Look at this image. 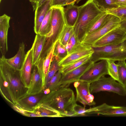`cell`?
<instances>
[{
	"label": "cell",
	"instance_id": "obj_1",
	"mask_svg": "<svg viewBox=\"0 0 126 126\" xmlns=\"http://www.w3.org/2000/svg\"><path fill=\"white\" fill-rule=\"evenodd\" d=\"M5 56L0 60L1 94L11 106H17L18 102L28 96L26 88L21 80L20 71L16 70L6 62Z\"/></svg>",
	"mask_w": 126,
	"mask_h": 126
},
{
	"label": "cell",
	"instance_id": "obj_2",
	"mask_svg": "<svg viewBox=\"0 0 126 126\" xmlns=\"http://www.w3.org/2000/svg\"><path fill=\"white\" fill-rule=\"evenodd\" d=\"M76 102L73 90L64 87L44 94L39 102L48 105L64 117L74 116L73 108Z\"/></svg>",
	"mask_w": 126,
	"mask_h": 126
},
{
	"label": "cell",
	"instance_id": "obj_3",
	"mask_svg": "<svg viewBox=\"0 0 126 126\" xmlns=\"http://www.w3.org/2000/svg\"><path fill=\"white\" fill-rule=\"evenodd\" d=\"M79 9L78 17L73 29L78 41L81 43L87 31L105 11L100 9L92 0H87L79 6Z\"/></svg>",
	"mask_w": 126,
	"mask_h": 126
},
{
	"label": "cell",
	"instance_id": "obj_4",
	"mask_svg": "<svg viewBox=\"0 0 126 126\" xmlns=\"http://www.w3.org/2000/svg\"><path fill=\"white\" fill-rule=\"evenodd\" d=\"M63 6L51 7V29L46 35L45 43L40 58L47 55L67 25L63 15Z\"/></svg>",
	"mask_w": 126,
	"mask_h": 126
},
{
	"label": "cell",
	"instance_id": "obj_5",
	"mask_svg": "<svg viewBox=\"0 0 126 126\" xmlns=\"http://www.w3.org/2000/svg\"><path fill=\"white\" fill-rule=\"evenodd\" d=\"M91 46L94 52L91 60L94 63L103 60H111L115 62L126 59V39L118 45Z\"/></svg>",
	"mask_w": 126,
	"mask_h": 126
},
{
	"label": "cell",
	"instance_id": "obj_6",
	"mask_svg": "<svg viewBox=\"0 0 126 126\" xmlns=\"http://www.w3.org/2000/svg\"><path fill=\"white\" fill-rule=\"evenodd\" d=\"M111 77L103 76L90 84L91 93L101 91H107L116 94L121 96L126 95L124 86Z\"/></svg>",
	"mask_w": 126,
	"mask_h": 126
},
{
	"label": "cell",
	"instance_id": "obj_7",
	"mask_svg": "<svg viewBox=\"0 0 126 126\" xmlns=\"http://www.w3.org/2000/svg\"><path fill=\"white\" fill-rule=\"evenodd\" d=\"M94 52L91 46L83 42L79 43L58 63V64L60 67L64 66L92 55Z\"/></svg>",
	"mask_w": 126,
	"mask_h": 126
},
{
	"label": "cell",
	"instance_id": "obj_8",
	"mask_svg": "<svg viewBox=\"0 0 126 126\" xmlns=\"http://www.w3.org/2000/svg\"><path fill=\"white\" fill-rule=\"evenodd\" d=\"M121 21L118 17L111 14L107 23L100 28L87 35L82 42L91 46L108 32L120 27Z\"/></svg>",
	"mask_w": 126,
	"mask_h": 126
},
{
	"label": "cell",
	"instance_id": "obj_9",
	"mask_svg": "<svg viewBox=\"0 0 126 126\" xmlns=\"http://www.w3.org/2000/svg\"><path fill=\"white\" fill-rule=\"evenodd\" d=\"M107 75H108L107 61L103 60L94 63L81 76L79 80L91 84Z\"/></svg>",
	"mask_w": 126,
	"mask_h": 126
},
{
	"label": "cell",
	"instance_id": "obj_10",
	"mask_svg": "<svg viewBox=\"0 0 126 126\" xmlns=\"http://www.w3.org/2000/svg\"><path fill=\"white\" fill-rule=\"evenodd\" d=\"M86 115L90 114H98L112 116H126V107L110 105L104 103L98 106L87 109Z\"/></svg>",
	"mask_w": 126,
	"mask_h": 126
},
{
	"label": "cell",
	"instance_id": "obj_11",
	"mask_svg": "<svg viewBox=\"0 0 126 126\" xmlns=\"http://www.w3.org/2000/svg\"><path fill=\"white\" fill-rule=\"evenodd\" d=\"M126 39V32L120 27L110 31L98 40L92 46L101 47L119 44Z\"/></svg>",
	"mask_w": 126,
	"mask_h": 126
},
{
	"label": "cell",
	"instance_id": "obj_12",
	"mask_svg": "<svg viewBox=\"0 0 126 126\" xmlns=\"http://www.w3.org/2000/svg\"><path fill=\"white\" fill-rule=\"evenodd\" d=\"M90 83L85 81H78L74 83L76 92V101L80 103L84 107L95 105L94 96L90 92Z\"/></svg>",
	"mask_w": 126,
	"mask_h": 126
},
{
	"label": "cell",
	"instance_id": "obj_13",
	"mask_svg": "<svg viewBox=\"0 0 126 126\" xmlns=\"http://www.w3.org/2000/svg\"><path fill=\"white\" fill-rule=\"evenodd\" d=\"M94 63L91 59L80 66L62 75L60 82V87H68L71 84L79 81L81 76Z\"/></svg>",
	"mask_w": 126,
	"mask_h": 126
},
{
	"label": "cell",
	"instance_id": "obj_14",
	"mask_svg": "<svg viewBox=\"0 0 126 126\" xmlns=\"http://www.w3.org/2000/svg\"><path fill=\"white\" fill-rule=\"evenodd\" d=\"M33 48L32 47L26 53L23 64L20 70L21 80L27 89L30 86L33 66Z\"/></svg>",
	"mask_w": 126,
	"mask_h": 126
},
{
	"label": "cell",
	"instance_id": "obj_15",
	"mask_svg": "<svg viewBox=\"0 0 126 126\" xmlns=\"http://www.w3.org/2000/svg\"><path fill=\"white\" fill-rule=\"evenodd\" d=\"M10 17L6 14L0 17V49L2 56L8 50L7 36Z\"/></svg>",
	"mask_w": 126,
	"mask_h": 126
},
{
	"label": "cell",
	"instance_id": "obj_16",
	"mask_svg": "<svg viewBox=\"0 0 126 126\" xmlns=\"http://www.w3.org/2000/svg\"><path fill=\"white\" fill-rule=\"evenodd\" d=\"M57 41L54 43L46 56L40 58L35 64L42 79L43 89L45 85L46 78L52 60L54 50Z\"/></svg>",
	"mask_w": 126,
	"mask_h": 126
},
{
	"label": "cell",
	"instance_id": "obj_17",
	"mask_svg": "<svg viewBox=\"0 0 126 126\" xmlns=\"http://www.w3.org/2000/svg\"><path fill=\"white\" fill-rule=\"evenodd\" d=\"M42 79L37 66L33 65L30 86L27 89L28 96L42 93L43 90Z\"/></svg>",
	"mask_w": 126,
	"mask_h": 126
},
{
	"label": "cell",
	"instance_id": "obj_18",
	"mask_svg": "<svg viewBox=\"0 0 126 126\" xmlns=\"http://www.w3.org/2000/svg\"><path fill=\"white\" fill-rule=\"evenodd\" d=\"M53 0H47L35 11L34 30L36 34L39 33L41 23L52 6Z\"/></svg>",
	"mask_w": 126,
	"mask_h": 126
},
{
	"label": "cell",
	"instance_id": "obj_19",
	"mask_svg": "<svg viewBox=\"0 0 126 126\" xmlns=\"http://www.w3.org/2000/svg\"><path fill=\"white\" fill-rule=\"evenodd\" d=\"M26 55L25 44L22 42L20 43L18 51L16 55L10 58H6V61L14 69L20 70L24 62Z\"/></svg>",
	"mask_w": 126,
	"mask_h": 126
},
{
	"label": "cell",
	"instance_id": "obj_20",
	"mask_svg": "<svg viewBox=\"0 0 126 126\" xmlns=\"http://www.w3.org/2000/svg\"><path fill=\"white\" fill-rule=\"evenodd\" d=\"M46 35L36 34L32 47L33 48V64L35 65L40 59L44 46Z\"/></svg>",
	"mask_w": 126,
	"mask_h": 126
},
{
	"label": "cell",
	"instance_id": "obj_21",
	"mask_svg": "<svg viewBox=\"0 0 126 126\" xmlns=\"http://www.w3.org/2000/svg\"><path fill=\"white\" fill-rule=\"evenodd\" d=\"M79 13V6L74 4L68 5L63 8V15L67 25L74 26L78 18Z\"/></svg>",
	"mask_w": 126,
	"mask_h": 126
},
{
	"label": "cell",
	"instance_id": "obj_22",
	"mask_svg": "<svg viewBox=\"0 0 126 126\" xmlns=\"http://www.w3.org/2000/svg\"><path fill=\"white\" fill-rule=\"evenodd\" d=\"M33 112L41 117H62L58 112L46 104L38 102L33 108Z\"/></svg>",
	"mask_w": 126,
	"mask_h": 126
},
{
	"label": "cell",
	"instance_id": "obj_23",
	"mask_svg": "<svg viewBox=\"0 0 126 126\" xmlns=\"http://www.w3.org/2000/svg\"><path fill=\"white\" fill-rule=\"evenodd\" d=\"M42 97L39 94L28 96L19 100L17 106L27 111L33 112V108L39 102Z\"/></svg>",
	"mask_w": 126,
	"mask_h": 126
},
{
	"label": "cell",
	"instance_id": "obj_24",
	"mask_svg": "<svg viewBox=\"0 0 126 126\" xmlns=\"http://www.w3.org/2000/svg\"><path fill=\"white\" fill-rule=\"evenodd\" d=\"M62 74L60 70L55 74L49 81L46 83L43 89L42 93L46 94L51 91L60 88V81Z\"/></svg>",
	"mask_w": 126,
	"mask_h": 126
},
{
	"label": "cell",
	"instance_id": "obj_25",
	"mask_svg": "<svg viewBox=\"0 0 126 126\" xmlns=\"http://www.w3.org/2000/svg\"><path fill=\"white\" fill-rule=\"evenodd\" d=\"M92 55L86 56L70 64L61 67L60 70L62 75L65 74L87 63L91 59Z\"/></svg>",
	"mask_w": 126,
	"mask_h": 126
},
{
	"label": "cell",
	"instance_id": "obj_26",
	"mask_svg": "<svg viewBox=\"0 0 126 126\" xmlns=\"http://www.w3.org/2000/svg\"><path fill=\"white\" fill-rule=\"evenodd\" d=\"M111 16V14H108L106 12H104L87 31L85 37L102 27L108 21Z\"/></svg>",
	"mask_w": 126,
	"mask_h": 126
},
{
	"label": "cell",
	"instance_id": "obj_27",
	"mask_svg": "<svg viewBox=\"0 0 126 126\" xmlns=\"http://www.w3.org/2000/svg\"><path fill=\"white\" fill-rule=\"evenodd\" d=\"M51 7L42 21L38 34L41 35H46L50 31L51 28Z\"/></svg>",
	"mask_w": 126,
	"mask_h": 126
},
{
	"label": "cell",
	"instance_id": "obj_28",
	"mask_svg": "<svg viewBox=\"0 0 126 126\" xmlns=\"http://www.w3.org/2000/svg\"><path fill=\"white\" fill-rule=\"evenodd\" d=\"M117 64L118 75V81L124 87L126 84V63L125 61H119Z\"/></svg>",
	"mask_w": 126,
	"mask_h": 126
},
{
	"label": "cell",
	"instance_id": "obj_29",
	"mask_svg": "<svg viewBox=\"0 0 126 126\" xmlns=\"http://www.w3.org/2000/svg\"><path fill=\"white\" fill-rule=\"evenodd\" d=\"M100 9L105 11L107 10L118 8L115 4L116 0H92Z\"/></svg>",
	"mask_w": 126,
	"mask_h": 126
},
{
	"label": "cell",
	"instance_id": "obj_30",
	"mask_svg": "<svg viewBox=\"0 0 126 126\" xmlns=\"http://www.w3.org/2000/svg\"><path fill=\"white\" fill-rule=\"evenodd\" d=\"M65 46L62 44L58 40L56 44L53 53V57L58 63L67 55Z\"/></svg>",
	"mask_w": 126,
	"mask_h": 126
},
{
	"label": "cell",
	"instance_id": "obj_31",
	"mask_svg": "<svg viewBox=\"0 0 126 126\" xmlns=\"http://www.w3.org/2000/svg\"><path fill=\"white\" fill-rule=\"evenodd\" d=\"M74 32L73 27L67 25L60 37L59 41L65 46Z\"/></svg>",
	"mask_w": 126,
	"mask_h": 126
},
{
	"label": "cell",
	"instance_id": "obj_32",
	"mask_svg": "<svg viewBox=\"0 0 126 126\" xmlns=\"http://www.w3.org/2000/svg\"><path fill=\"white\" fill-rule=\"evenodd\" d=\"M105 12L108 14L118 17L121 21L126 20V7L109 9Z\"/></svg>",
	"mask_w": 126,
	"mask_h": 126
},
{
	"label": "cell",
	"instance_id": "obj_33",
	"mask_svg": "<svg viewBox=\"0 0 126 126\" xmlns=\"http://www.w3.org/2000/svg\"><path fill=\"white\" fill-rule=\"evenodd\" d=\"M60 67L58 64V62L53 57L46 78L45 85L60 70Z\"/></svg>",
	"mask_w": 126,
	"mask_h": 126
},
{
	"label": "cell",
	"instance_id": "obj_34",
	"mask_svg": "<svg viewBox=\"0 0 126 126\" xmlns=\"http://www.w3.org/2000/svg\"><path fill=\"white\" fill-rule=\"evenodd\" d=\"M108 62V75L116 81L118 80L117 65L115 61L111 60H107Z\"/></svg>",
	"mask_w": 126,
	"mask_h": 126
},
{
	"label": "cell",
	"instance_id": "obj_35",
	"mask_svg": "<svg viewBox=\"0 0 126 126\" xmlns=\"http://www.w3.org/2000/svg\"><path fill=\"white\" fill-rule=\"evenodd\" d=\"M80 42L78 41L75 34L74 32L65 46L68 54Z\"/></svg>",
	"mask_w": 126,
	"mask_h": 126
},
{
	"label": "cell",
	"instance_id": "obj_36",
	"mask_svg": "<svg viewBox=\"0 0 126 126\" xmlns=\"http://www.w3.org/2000/svg\"><path fill=\"white\" fill-rule=\"evenodd\" d=\"M77 0H53L52 6H63L74 4Z\"/></svg>",
	"mask_w": 126,
	"mask_h": 126
},
{
	"label": "cell",
	"instance_id": "obj_37",
	"mask_svg": "<svg viewBox=\"0 0 126 126\" xmlns=\"http://www.w3.org/2000/svg\"><path fill=\"white\" fill-rule=\"evenodd\" d=\"M47 0H35L34 3H32L34 11L37 7H38L44 3Z\"/></svg>",
	"mask_w": 126,
	"mask_h": 126
},
{
	"label": "cell",
	"instance_id": "obj_38",
	"mask_svg": "<svg viewBox=\"0 0 126 126\" xmlns=\"http://www.w3.org/2000/svg\"><path fill=\"white\" fill-rule=\"evenodd\" d=\"M115 4L118 8L126 7V0H116Z\"/></svg>",
	"mask_w": 126,
	"mask_h": 126
},
{
	"label": "cell",
	"instance_id": "obj_39",
	"mask_svg": "<svg viewBox=\"0 0 126 126\" xmlns=\"http://www.w3.org/2000/svg\"><path fill=\"white\" fill-rule=\"evenodd\" d=\"M119 27L126 32V20L121 21Z\"/></svg>",
	"mask_w": 126,
	"mask_h": 126
},
{
	"label": "cell",
	"instance_id": "obj_40",
	"mask_svg": "<svg viewBox=\"0 0 126 126\" xmlns=\"http://www.w3.org/2000/svg\"><path fill=\"white\" fill-rule=\"evenodd\" d=\"M29 1L31 2L32 3L34 2L35 0H29Z\"/></svg>",
	"mask_w": 126,
	"mask_h": 126
},
{
	"label": "cell",
	"instance_id": "obj_41",
	"mask_svg": "<svg viewBox=\"0 0 126 126\" xmlns=\"http://www.w3.org/2000/svg\"><path fill=\"white\" fill-rule=\"evenodd\" d=\"M124 87L125 91H126V84Z\"/></svg>",
	"mask_w": 126,
	"mask_h": 126
},
{
	"label": "cell",
	"instance_id": "obj_42",
	"mask_svg": "<svg viewBox=\"0 0 126 126\" xmlns=\"http://www.w3.org/2000/svg\"><path fill=\"white\" fill-rule=\"evenodd\" d=\"M80 0H77V1H79Z\"/></svg>",
	"mask_w": 126,
	"mask_h": 126
},
{
	"label": "cell",
	"instance_id": "obj_43",
	"mask_svg": "<svg viewBox=\"0 0 126 126\" xmlns=\"http://www.w3.org/2000/svg\"><path fill=\"white\" fill-rule=\"evenodd\" d=\"M1 0H0V2H1Z\"/></svg>",
	"mask_w": 126,
	"mask_h": 126
}]
</instances>
